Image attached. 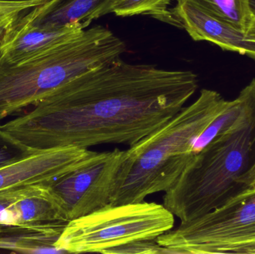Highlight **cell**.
<instances>
[{
  "instance_id": "obj_20",
  "label": "cell",
  "mask_w": 255,
  "mask_h": 254,
  "mask_svg": "<svg viewBox=\"0 0 255 254\" xmlns=\"http://www.w3.org/2000/svg\"><path fill=\"white\" fill-rule=\"evenodd\" d=\"M246 35L248 40L255 41V16H252L248 26L246 30Z\"/></svg>"
},
{
  "instance_id": "obj_11",
  "label": "cell",
  "mask_w": 255,
  "mask_h": 254,
  "mask_svg": "<svg viewBox=\"0 0 255 254\" xmlns=\"http://www.w3.org/2000/svg\"><path fill=\"white\" fill-rule=\"evenodd\" d=\"M118 0H61L31 9L19 20L31 26L43 28H61L79 24L86 29L96 19L112 13Z\"/></svg>"
},
{
  "instance_id": "obj_16",
  "label": "cell",
  "mask_w": 255,
  "mask_h": 254,
  "mask_svg": "<svg viewBox=\"0 0 255 254\" xmlns=\"http://www.w3.org/2000/svg\"><path fill=\"white\" fill-rule=\"evenodd\" d=\"M37 152L19 143L0 125V169L26 159Z\"/></svg>"
},
{
  "instance_id": "obj_17",
  "label": "cell",
  "mask_w": 255,
  "mask_h": 254,
  "mask_svg": "<svg viewBox=\"0 0 255 254\" xmlns=\"http://www.w3.org/2000/svg\"><path fill=\"white\" fill-rule=\"evenodd\" d=\"M48 0L27 1V2H7L0 1V31H4L11 25L18 18L31 9L44 4Z\"/></svg>"
},
{
  "instance_id": "obj_15",
  "label": "cell",
  "mask_w": 255,
  "mask_h": 254,
  "mask_svg": "<svg viewBox=\"0 0 255 254\" xmlns=\"http://www.w3.org/2000/svg\"><path fill=\"white\" fill-rule=\"evenodd\" d=\"M174 0H118L112 13L118 16L149 15L176 26L169 6Z\"/></svg>"
},
{
  "instance_id": "obj_5",
  "label": "cell",
  "mask_w": 255,
  "mask_h": 254,
  "mask_svg": "<svg viewBox=\"0 0 255 254\" xmlns=\"http://www.w3.org/2000/svg\"><path fill=\"white\" fill-rule=\"evenodd\" d=\"M175 216L154 202L109 204L69 221L55 243L61 253H101L140 240H155L173 229Z\"/></svg>"
},
{
  "instance_id": "obj_6",
  "label": "cell",
  "mask_w": 255,
  "mask_h": 254,
  "mask_svg": "<svg viewBox=\"0 0 255 254\" xmlns=\"http://www.w3.org/2000/svg\"><path fill=\"white\" fill-rule=\"evenodd\" d=\"M169 254H255V189L156 239Z\"/></svg>"
},
{
  "instance_id": "obj_12",
  "label": "cell",
  "mask_w": 255,
  "mask_h": 254,
  "mask_svg": "<svg viewBox=\"0 0 255 254\" xmlns=\"http://www.w3.org/2000/svg\"><path fill=\"white\" fill-rule=\"evenodd\" d=\"M255 118V79L241 90L232 101H227L226 107L208 125L193 145V153L216 139L234 131L243 124Z\"/></svg>"
},
{
  "instance_id": "obj_8",
  "label": "cell",
  "mask_w": 255,
  "mask_h": 254,
  "mask_svg": "<svg viewBox=\"0 0 255 254\" xmlns=\"http://www.w3.org/2000/svg\"><path fill=\"white\" fill-rule=\"evenodd\" d=\"M97 152L67 146L37 152L0 169V191L16 186L46 184L91 161Z\"/></svg>"
},
{
  "instance_id": "obj_1",
  "label": "cell",
  "mask_w": 255,
  "mask_h": 254,
  "mask_svg": "<svg viewBox=\"0 0 255 254\" xmlns=\"http://www.w3.org/2000/svg\"><path fill=\"white\" fill-rule=\"evenodd\" d=\"M198 84L190 70L129 64L121 58L78 76L2 128L36 152L130 146L177 114Z\"/></svg>"
},
{
  "instance_id": "obj_23",
  "label": "cell",
  "mask_w": 255,
  "mask_h": 254,
  "mask_svg": "<svg viewBox=\"0 0 255 254\" xmlns=\"http://www.w3.org/2000/svg\"><path fill=\"white\" fill-rule=\"evenodd\" d=\"M3 34H4V31H0V40H1V37H2Z\"/></svg>"
},
{
  "instance_id": "obj_4",
  "label": "cell",
  "mask_w": 255,
  "mask_h": 254,
  "mask_svg": "<svg viewBox=\"0 0 255 254\" xmlns=\"http://www.w3.org/2000/svg\"><path fill=\"white\" fill-rule=\"evenodd\" d=\"M255 162V118L196 154L163 205L181 222L210 213L248 189L244 178Z\"/></svg>"
},
{
  "instance_id": "obj_18",
  "label": "cell",
  "mask_w": 255,
  "mask_h": 254,
  "mask_svg": "<svg viewBox=\"0 0 255 254\" xmlns=\"http://www.w3.org/2000/svg\"><path fill=\"white\" fill-rule=\"evenodd\" d=\"M169 254V250L162 247L155 240H140L123 245L108 251L106 254Z\"/></svg>"
},
{
  "instance_id": "obj_2",
  "label": "cell",
  "mask_w": 255,
  "mask_h": 254,
  "mask_svg": "<svg viewBox=\"0 0 255 254\" xmlns=\"http://www.w3.org/2000/svg\"><path fill=\"white\" fill-rule=\"evenodd\" d=\"M226 103L217 91L202 89L194 102L129 146L110 204L142 202L149 195L166 192L195 156L193 148L198 137Z\"/></svg>"
},
{
  "instance_id": "obj_21",
  "label": "cell",
  "mask_w": 255,
  "mask_h": 254,
  "mask_svg": "<svg viewBox=\"0 0 255 254\" xmlns=\"http://www.w3.org/2000/svg\"><path fill=\"white\" fill-rule=\"evenodd\" d=\"M248 4L252 16H255V0H248Z\"/></svg>"
},
{
  "instance_id": "obj_7",
  "label": "cell",
  "mask_w": 255,
  "mask_h": 254,
  "mask_svg": "<svg viewBox=\"0 0 255 254\" xmlns=\"http://www.w3.org/2000/svg\"><path fill=\"white\" fill-rule=\"evenodd\" d=\"M125 157L126 150L119 149L97 152L86 164L46 183L68 222L111 204Z\"/></svg>"
},
{
  "instance_id": "obj_10",
  "label": "cell",
  "mask_w": 255,
  "mask_h": 254,
  "mask_svg": "<svg viewBox=\"0 0 255 254\" xmlns=\"http://www.w3.org/2000/svg\"><path fill=\"white\" fill-rule=\"evenodd\" d=\"M18 19L4 30L0 40V61L4 62H20L85 30L79 24L61 28H38L23 23Z\"/></svg>"
},
{
  "instance_id": "obj_9",
  "label": "cell",
  "mask_w": 255,
  "mask_h": 254,
  "mask_svg": "<svg viewBox=\"0 0 255 254\" xmlns=\"http://www.w3.org/2000/svg\"><path fill=\"white\" fill-rule=\"evenodd\" d=\"M170 10L176 26L185 30L195 41H208L223 50L247 55L255 61V41L248 40L245 31L213 17L187 1L177 0Z\"/></svg>"
},
{
  "instance_id": "obj_22",
  "label": "cell",
  "mask_w": 255,
  "mask_h": 254,
  "mask_svg": "<svg viewBox=\"0 0 255 254\" xmlns=\"http://www.w3.org/2000/svg\"><path fill=\"white\" fill-rule=\"evenodd\" d=\"M1 1H7V2H27V1H38V0H0Z\"/></svg>"
},
{
  "instance_id": "obj_13",
  "label": "cell",
  "mask_w": 255,
  "mask_h": 254,
  "mask_svg": "<svg viewBox=\"0 0 255 254\" xmlns=\"http://www.w3.org/2000/svg\"><path fill=\"white\" fill-rule=\"evenodd\" d=\"M67 224L49 227L0 226V249L21 253H61L55 243Z\"/></svg>"
},
{
  "instance_id": "obj_14",
  "label": "cell",
  "mask_w": 255,
  "mask_h": 254,
  "mask_svg": "<svg viewBox=\"0 0 255 254\" xmlns=\"http://www.w3.org/2000/svg\"><path fill=\"white\" fill-rule=\"evenodd\" d=\"M177 1V0H176ZM187 1L216 19L245 31L251 19L248 0H178Z\"/></svg>"
},
{
  "instance_id": "obj_19",
  "label": "cell",
  "mask_w": 255,
  "mask_h": 254,
  "mask_svg": "<svg viewBox=\"0 0 255 254\" xmlns=\"http://www.w3.org/2000/svg\"><path fill=\"white\" fill-rule=\"evenodd\" d=\"M244 184L247 189H255V162L244 178Z\"/></svg>"
},
{
  "instance_id": "obj_3",
  "label": "cell",
  "mask_w": 255,
  "mask_h": 254,
  "mask_svg": "<svg viewBox=\"0 0 255 254\" xmlns=\"http://www.w3.org/2000/svg\"><path fill=\"white\" fill-rule=\"evenodd\" d=\"M126 49L111 30L96 25L20 62L0 61V121L78 76L121 59Z\"/></svg>"
}]
</instances>
